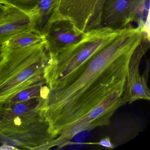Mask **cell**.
I'll list each match as a JSON object with an SVG mask.
<instances>
[{"mask_svg":"<svg viewBox=\"0 0 150 150\" xmlns=\"http://www.w3.org/2000/svg\"><path fill=\"white\" fill-rule=\"evenodd\" d=\"M2 119V117H1V116L0 115V120H1Z\"/></svg>","mask_w":150,"mask_h":150,"instance_id":"19","label":"cell"},{"mask_svg":"<svg viewBox=\"0 0 150 150\" xmlns=\"http://www.w3.org/2000/svg\"><path fill=\"white\" fill-rule=\"evenodd\" d=\"M121 30L105 27L89 30L76 43L50 56L44 74L46 86L50 89H59L71 83L88 61L111 42Z\"/></svg>","mask_w":150,"mask_h":150,"instance_id":"3","label":"cell"},{"mask_svg":"<svg viewBox=\"0 0 150 150\" xmlns=\"http://www.w3.org/2000/svg\"><path fill=\"white\" fill-rule=\"evenodd\" d=\"M45 85H46L45 80H43L32 86L21 91L14 96L8 102H17L26 100L33 98L41 97L42 89L43 86Z\"/></svg>","mask_w":150,"mask_h":150,"instance_id":"13","label":"cell"},{"mask_svg":"<svg viewBox=\"0 0 150 150\" xmlns=\"http://www.w3.org/2000/svg\"><path fill=\"white\" fill-rule=\"evenodd\" d=\"M18 149H19V148L18 147L6 144H2L1 146H0V150H13Z\"/></svg>","mask_w":150,"mask_h":150,"instance_id":"16","label":"cell"},{"mask_svg":"<svg viewBox=\"0 0 150 150\" xmlns=\"http://www.w3.org/2000/svg\"><path fill=\"white\" fill-rule=\"evenodd\" d=\"M33 28L25 12L4 2H0V44L14 35Z\"/></svg>","mask_w":150,"mask_h":150,"instance_id":"8","label":"cell"},{"mask_svg":"<svg viewBox=\"0 0 150 150\" xmlns=\"http://www.w3.org/2000/svg\"><path fill=\"white\" fill-rule=\"evenodd\" d=\"M3 1V0H0V2H2V1Z\"/></svg>","mask_w":150,"mask_h":150,"instance_id":"20","label":"cell"},{"mask_svg":"<svg viewBox=\"0 0 150 150\" xmlns=\"http://www.w3.org/2000/svg\"><path fill=\"white\" fill-rule=\"evenodd\" d=\"M146 0H106L103 9L102 24L122 29L136 20L144 10Z\"/></svg>","mask_w":150,"mask_h":150,"instance_id":"7","label":"cell"},{"mask_svg":"<svg viewBox=\"0 0 150 150\" xmlns=\"http://www.w3.org/2000/svg\"><path fill=\"white\" fill-rule=\"evenodd\" d=\"M0 135L7 144L31 150H40L55 139L38 110L11 120H0Z\"/></svg>","mask_w":150,"mask_h":150,"instance_id":"4","label":"cell"},{"mask_svg":"<svg viewBox=\"0 0 150 150\" xmlns=\"http://www.w3.org/2000/svg\"><path fill=\"white\" fill-rule=\"evenodd\" d=\"M150 38H146L133 52L130 60L123 99L125 103H132L137 100H150V92L147 85L148 76L142 75L139 64L142 57L149 50Z\"/></svg>","mask_w":150,"mask_h":150,"instance_id":"6","label":"cell"},{"mask_svg":"<svg viewBox=\"0 0 150 150\" xmlns=\"http://www.w3.org/2000/svg\"><path fill=\"white\" fill-rule=\"evenodd\" d=\"M44 35L47 51L53 56L78 42L82 34H78L70 22L62 20L49 24Z\"/></svg>","mask_w":150,"mask_h":150,"instance_id":"9","label":"cell"},{"mask_svg":"<svg viewBox=\"0 0 150 150\" xmlns=\"http://www.w3.org/2000/svg\"><path fill=\"white\" fill-rule=\"evenodd\" d=\"M125 84L112 91L84 115L71 124L60 135L41 148L47 150L52 147L61 149L70 144L71 140L80 132L90 131L110 123L116 110L125 104L123 99Z\"/></svg>","mask_w":150,"mask_h":150,"instance_id":"5","label":"cell"},{"mask_svg":"<svg viewBox=\"0 0 150 150\" xmlns=\"http://www.w3.org/2000/svg\"><path fill=\"white\" fill-rule=\"evenodd\" d=\"M147 35L143 26L130 25L95 54L72 81L62 88L45 87L38 108L55 138L104 97L125 84L129 63Z\"/></svg>","mask_w":150,"mask_h":150,"instance_id":"1","label":"cell"},{"mask_svg":"<svg viewBox=\"0 0 150 150\" xmlns=\"http://www.w3.org/2000/svg\"><path fill=\"white\" fill-rule=\"evenodd\" d=\"M37 1V0H3L2 2L11 5L27 13L35 7Z\"/></svg>","mask_w":150,"mask_h":150,"instance_id":"14","label":"cell"},{"mask_svg":"<svg viewBox=\"0 0 150 150\" xmlns=\"http://www.w3.org/2000/svg\"><path fill=\"white\" fill-rule=\"evenodd\" d=\"M3 50H4V45L3 44H0V60L2 58Z\"/></svg>","mask_w":150,"mask_h":150,"instance_id":"17","label":"cell"},{"mask_svg":"<svg viewBox=\"0 0 150 150\" xmlns=\"http://www.w3.org/2000/svg\"><path fill=\"white\" fill-rule=\"evenodd\" d=\"M42 97L22 101L6 103L0 107V115L4 120H11L38 110Z\"/></svg>","mask_w":150,"mask_h":150,"instance_id":"11","label":"cell"},{"mask_svg":"<svg viewBox=\"0 0 150 150\" xmlns=\"http://www.w3.org/2000/svg\"><path fill=\"white\" fill-rule=\"evenodd\" d=\"M6 143L5 139L0 135V144H4Z\"/></svg>","mask_w":150,"mask_h":150,"instance_id":"18","label":"cell"},{"mask_svg":"<svg viewBox=\"0 0 150 150\" xmlns=\"http://www.w3.org/2000/svg\"><path fill=\"white\" fill-rule=\"evenodd\" d=\"M45 40V35L32 28L14 35L3 44L8 48L18 49L30 47Z\"/></svg>","mask_w":150,"mask_h":150,"instance_id":"12","label":"cell"},{"mask_svg":"<svg viewBox=\"0 0 150 150\" xmlns=\"http://www.w3.org/2000/svg\"><path fill=\"white\" fill-rule=\"evenodd\" d=\"M97 144L108 149H112L115 147V146L111 143L109 137H108L101 139L100 141Z\"/></svg>","mask_w":150,"mask_h":150,"instance_id":"15","label":"cell"},{"mask_svg":"<svg viewBox=\"0 0 150 150\" xmlns=\"http://www.w3.org/2000/svg\"><path fill=\"white\" fill-rule=\"evenodd\" d=\"M58 2L59 0H37L35 7L26 13L30 17L33 29L44 35Z\"/></svg>","mask_w":150,"mask_h":150,"instance_id":"10","label":"cell"},{"mask_svg":"<svg viewBox=\"0 0 150 150\" xmlns=\"http://www.w3.org/2000/svg\"><path fill=\"white\" fill-rule=\"evenodd\" d=\"M3 44L0 107L21 91L45 80V68L50 58L45 40L27 48L13 49Z\"/></svg>","mask_w":150,"mask_h":150,"instance_id":"2","label":"cell"}]
</instances>
